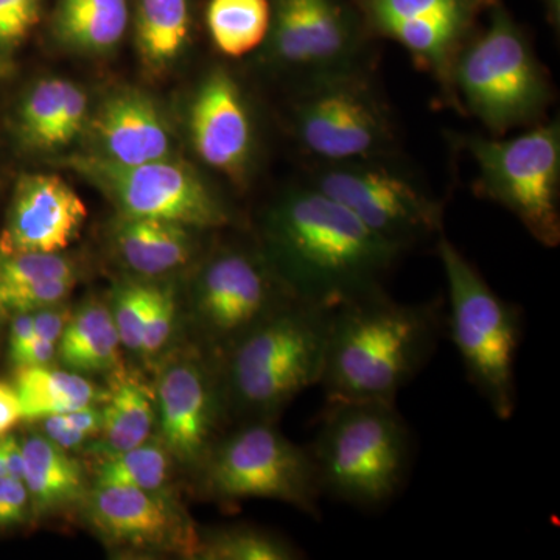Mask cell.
<instances>
[{"label": "cell", "mask_w": 560, "mask_h": 560, "mask_svg": "<svg viewBox=\"0 0 560 560\" xmlns=\"http://www.w3.org/2000/svg\"><path fill=\"white\" fill-rule=\"evenodd\" d=\"M35 327H33V313H18L11 323L10 329V357L11 360L31 345L35 338Z\"/></svg>", "instance_id": "cell-41"}, {"label": "cell", "mask_w": 560, "mask_h": 560, "mask_svg": "<svg viewBox=\"0 0 560 560\" xmlns=\"http://www.w3.org/2000/svg\"><path fill=\"white\" fill-rule=\"evenodd\" d=\"M261 253L245 248L219 250L202 268L195 305L202 326L215 340L230 342L294 302Z\"/></svg>", "instance_id": "cell-14"}, {"label": "cell", "mask_w": 560, "mask_h": 560, "mask_svg": "<svg viewBox=\"0 0 560 560\" xmlns=\"http://www.w3.org/2000/svg\"><path fill=\"white\" fill-rule=\"evenodd\" d=\"M70 81L62 79L40 80L25 95L20 108L22 139L32 149L57 151L73 140L66 95Z\"/></svg>", "instance_id": "cell-28"}, {"label": "cell", "mask_w": 560, "mask_h": 560, "mask_svg": "<svg viewBox=\"0 0 560 560\" xmlns=\"http://www.w3.org/2000/svg\"><path fill=\"white\" fill-rule=\"evenodd\" d=\"M171 460L158 444H143L106 456L97 469L98 485L132 486L156 492L168 480Z\"/></svg>", "instance_id": "cell-30"}, {"label": "cell", "mask_w": 560, "mask_h": 560, "mask_svg": "<svg viewBox=\"0 0 560 560\" xmlns=\"http://www.w3.org/2000/svg\"><path fill=\"white\" fill-rule=\"evenodd\" d=\"M44 0H0V51L13 50L39 22Z\"/></svg>", "instance_id": "cell-34"}, {"label": "cell", "mask_w": 560, "mask_h": 560, "mask_svg": "<svg viewBox=\"0 0 560 560\" xmlns=\"http://www.w3.org/2000/svg\"><path fill=\"white\" fill-rule=\"evenodd\" d=\"M202 559L212 560H294L304 558L291 541L268 533L248 528L217 530L208 540L200 541L197 548Z\"/></svg>", "instance_id": "cell-29"}, {"label": "cell", "mask_w": 560, "mask_h": 560, "mask_svg": "<svg viewBox=\"0 0 560 560\" xmlns=\"http://www.w3.org/2000/svg\"><path fill=\"white\" fill-rule=\"evenodd\" d=\"M57 353V345L55 342L43 340V338L35 337L13 363L18 366H49L50 361L54 360Z\"/></svg>", "instance_id": "cell-40"}, {"label": "cell", "mask_w": 560, "mask_h": 560, "mask_svg": "<svg viewBox=\"0 0 560 560\" xmlns=\"http://www.w3.org/2000/svg\"><path fill=\"white\" fill-rule=\"evenodd\" d=\"M260 249L294 300L324 308L385 290L407 253L308 180L280 191L265 210Z\"/></svg>", "instance_id": "cell-1"}, {"label": "cell", "mask_w": 560, "mask_h": 560, "mask_svg": "<svg viewBox=\"0 0 560 560\" xmlns=\"http://www.w3.org/2000/svg\"><path fill=\"white\" fill-rule=\"evenodd\" d=\"M91 154L114 164L139 165L172 158V131L160 106L142 91L109 94L90 116Z\"/></svg>", "instance_id": "cell-17"}, {"label": "cell", "mask_w": 560, "mask_h": 560, "mask_svg": "<svg viewBox=\"0 0 560 560\" xmlns=\"http://www.w3.org/2000/svg\"><path fill=\"white\" fill-rule=\"evenodd\" d=\"M442 305L408 304L378 290L334 308L320 381L326 400L396 401L436 350Z\"/></svg>", "instance_id": "cell-2"}, {"label": "cell", "mask_w": 560, "mask_h": 560, "mask_svg": "<svg viewBox=\"0 0 560 560\" xmlns=\"http://www.w3.org/2000/svg\"><path fill=\"white\" fill-rule=\"evenodd\" d=\"M270 32L261 58L294 84L377 68L375 38L353 0H270Z\"/></svg>", "instance_id": "cell-10"}, {"label": "cell", "mask_w": 560, "mask_h": 560, "mask_svg": "<svg viewBox=\"0 0 560 560\" xmlns=\"http://www.w3.org/2000/svg\"><path fill=\"white\" fill-rule=\"evenodd\" d=\"M287 130L308 164L400 153V130L377 68L346 70L294 84Z\"/></svg>", "instance_id": "cell-6"}, {"label": "cell", "mask_w": 560, "mask_h": 560, "mask_svg": "<svg viewBox=\"0 0 560 560\" xmlns=\"http://www.w3.org/2000/svg\"><path fill=\"white\" fill-rule=\"evenodd\" d=\"M22 481L38 510H54L83 492L84 478L79 460L49 438H28L22 442Z\"/></svg>", "instance_id": "cell-23"}, {"label": "cell", "mask_w": 560, "mask_h": 560, "mask_svg": "<svg viewBox=\"0 0 560 560\" xmlns=\"http://www.w3.org/2000/svg\"><path fill=\"white\" fill-rule=\"evenodd\" d=\"M153 285L128 283L121 287L114 302V323L119 331L120 342L128 349L140 350L143 320L153 300Z\"/></svg>", "instance_id": "cell-32"}, {"label": "cell", "mask_w": 560, "mask_h": 560, "mask_svg": "<svg viewBox=\"0 0 560 560\" xmlns=\"http://www.w3.org/2000/svg\"><path fill=\"white\" fill-rule=\"evenodd\" d=\"M154 390L135 377H119L106 397L102 410V455L130 451L149 441L154 422Z\"/></svg>", "instance_id": "cell-25"}, {"label": "cell", "mask_w": 560, "mask_h": 560, "mask_svg": "<svg viewBox=\"0 0 560 560\" xmlns=\"http://www.w3.org/2000/svg\"><path fill=\"white\" fill-rule=\"evenodd\" d=\"M206 28L223 57L238 60L261 49L270 32V0H208Z\"/></svg>", "instance_id": "cell-27"}, {"label": "cell", "mask_w": 560, "mask_h": 560, "mask_svg": "<svg viewBox=\"0 0 560 560\" xmlns=\"http://www.w3.org/2000/svg\"><path fill=\"white\" fill-rule=\"evenodd\" d=\"M190 231L172 221L121 217L116 231L117 249L125 264L139 275H164L190 259Z\"/></svg>", "instance_id": "cell-22"}, {"label": "cell", "mask_w": 560, "mask_h": 560, "mask_svg": "<svg viewBox=\"0 0 560 560\" xmlns=\"http://www.w3.org/2000/svg\"><path fill=\"white\" fill-rule=\"evenodd\" d=\"M0 452H2L3 463H5L7 475L22 480L24 477V452H22L20 441L13 436H3L0 440Z\"/></svg>", "instance_id": "cell-43"}, {"label": "cell", "mask_w": 560, "mask_h": 560, "mask_svg": "<svg viewBox=\"0 0 560 560\" xmlns=\"http://www.w3.org/2000/svg\"><path fill=\"white\" fill-rule=\"evenodd\" d=\"M62 164L106 195L127 219L172 221L201 231L232 223V210L223 198L200 173L173 156L120 165L86 153Z\"/></svg>", "instance_id": "cell-12"}, {"label": "cell", "mask_w": 560, "mask_h": 560, "mask_svg": "<svg viewBox=\"0 0 560 560\" xmlns=\"http://www.w3.org/2000/svg\"><path fill=\"white\" fill-rule=\"evenodd\" d=\"M70 318H72V313L66 308H54V305L36 311L33 313V327H35L36 337L57 345Z\"/></svg>", "instance_id": "cell-37"}, {"label": "cell", "mask_w": 560, "mask_h": 560, "mask_svg": "<svg viewBox=\"0 0 560 560\" xmlns=\"http://www.w3.org/2000/svg\"><path fill=\"white\" fill-rule=\"evenodd\" d=\"M545 7V13H547L548 22L556 32H559L560 27V0H541Z\"/></svg>", "instance_id": "cell-44"}, {"label": "cell", "mask_w": 560, "mask_h": 560, "mask_svg": "<svg viewBox=\"0 0 560 560\" xmlns=\"http://www.w3.org/2000/svg\"><path fill=\"white\" fill-rule=\"evenodd\" d=\"M189 135L201 162L235 187L248 186L259 131L245 88L230 69L213 68L202 77L190 102Z\"/></svg>", "instance_id": "cell-15"}, {"label": "cell", "mask_w": 560, "mask_h": 560, "mask_svg": "<svg viewBox=\"0 0 560 560\" xmlns=\"http://www.w3.org/2000/svg\"><path fill=\"white\" fill-rule=\"evenodd\" d=\"M436 253L448 291V330L464 371L501 420L517 408L515 363L521 348V307L500 298L444 232Z\"/></svg>", "instance_id": "cell-7"}, {"label": "cell", "mask_w": 560, "mask_h": 560, "mask_svg": "<svg viewBox=\"0 0 560 560\" xmlns=\"http://www.w3.org/2000/svg\"><path fill=\"white\" fill-rule=\"evenodd\" d=\"M66 420L73 427V429L80 430L81 433L91 436V434L98 433L102 431L103 418L102 411L97 408L86 405V407L77 408V410L62 412Z\"/></svg>", "instance_id": "cell-42"}, {"label": "cell", "mask_w": 560, "mask_h": 560, "mask_svg": "<svg viewBox=\"0 0 560 560\" xmlns=\"http://www.w3.org/2000/svg\"><path fill=\"white\" fill-rule=\"evenodd\" d=\"M175 319V300L171 290L154 289L153 300L143 320L140 352L153 355L167 342Z\"/></svg>", "instance_id": "cell-35"}, {"label": "cell", "mask_w": 560, "mask_h": 560, "mask_svg": "<svg viewBox=\"0 0 560 560\" xmlns=\"http://www.w3.org/2000/svg\"><path fill=\"white\" fill-rule=\"evenodd\" d=\"M311 453L324 497L381 510L407 481L412 436L396 401H327Z\"/></svg>", "instance_id": "cell-4"}, {"label": "cell", "mask_w": 560, "mask_h": 560, "mask_svg": "<svg viewBox=\"0 0 560 560\" xmlns=\"http://www.w3.org/2000/svg\"><path fill=\"white\" fill-rule=\"evenodd\" d=\"M90 517L106 539L136 548H164L190 536L183 517L156 492L125 485H98L90 497Z\"/></svg>", "instance_id": "cell-19"}, {"label": "cell", "mask_w": 560, "mask_h": 560, "mask_svg": "<svg viewBox=\"0 0 560 560\" xmlns=\"http://www.w3.org/2000/svg\"><path fill=\"white\" fill-rule=\"evenodd\" d=\"M377 39H390L436 81L453 106L452 73L460 49L500 0H353Z\"/></svg>", "instance_id": "cell-13"}, {"label": "cell", "mask_w": 560, "mask_h": 560, "mask_svg": "<svg viewBox=\"0 0 560 560\" xmlns=\"http://www.w3.org/2000/svg\"><path fill=\"white\" fill-rule=\"evenodd\" d=\"M28 490L24 481L0 477V525H10L24 517L27 510Z\"/></svg>", "instance_id": "cell-36"}, {"label": "cell", "mask_w": 560, "mask_h": 560, "mask_svg": "<svg viewBox=\"0 0 560 560\" xmlns=\"http://www.w3.org/2000/svg\"><path fill=\"white\" fill-rule=\"evenodd\" d=\"M226 388L217 390L208 371L180 363L162 375L158 386L161 433L173 455L197 463L209 455Z\"/></svg>", "instance_id": "cell-18"}, {"label": "cell", "mask_w": 560, "mask_h": 560, "mask_svg": "<svg viewBox=\"0 0 560 560\" xmlns=\"http://www.w3.org/2000/svg\"><path fill=\"white\" fill-rule=\"evenodd\" d=\"M131 0H55L50 36L62 49L103 57L130 31Z\"/></svg>", "instance_id": "cell-20"}, {"label": "cell", "mask_w": 560, "mask_h": 560, "mask_svg": "<svg viewBox=\"0 0 560 560\" xmlns=\"http://www.w3.org/2000/svg\"><path fill=\"white\" fill-rule=\"evenodd\" d=\"M0 477H9V475H7L5 463H3L2 452H0Z\"/></svg>", "instance_id": "cell-45"}, {"label": "cell", "mask_w": 560, "mask_h": 560, "mask_svg": "<svg viewBox=\"0 0 560 560\" xmlns=\"http://www.w3.org/2000/svg\"><path fill=\"white\" fill-rule=\"evenodd\" d=\"M58 342V355L73 372L108 371L119 361L121 342L113 312L97 302L70 318Z\"/></svg>", "instance_id": "cell-24"}, {"label": "cell", "mask_w": 560, "mask_h": 560, "mask_svg": "<svg viewBox=\"0 0 560 560\" xmlns=\"http://www.w3.org/2000/svg\"><path fill=\"white\" fill-rule=\"evenodd\" d=\"M205 482L221 500L283 501L319 521L320 488L311 448L300 447L271 420H253L210 448Z\"/></svg>", "instance_id": "cell-11"}, {"label": "cell", "mask_w": 560, "mask_h": 560, "mask_svg": "<svg viewBox=\"0 0 560 560\" xmlns=\"http://www.w3.org/2000/svg\"><path fill=\"white\" fill-rule=\"evenodd\" d=\"M488 24L460 49L452 73L453 106L475 117L492 138L547 120L555 84L529 33L495 3Z\"/></svg>", "instance_id": "cell-3"}, {"label": "cell", "mask_w": 560, "mask_h": 560, "mask_svg": "<svg viewBox=\"0 0 560 560\" xmlns=\"http://www.w3.org/2000/svg\"><path fill=\"white\" fill-rule=\"evenodd\" d=\"M86 217L80 195L60 176H22L0 237V253H61L79 237Z\"/></svg>", "instance_id": "cell-16"}, {"label": "cell", "mask_w": 560, "mask_h": 560, "mask_svg": "<svg viewBox=\"0 0 560 560\" xmlns=\"http://www.w3.org/2000/svg\"><path fill=\"white\" fill-rule=\"evenodd\" d=\"M58 279H75V267L60 253H0V287Z\"/></svg>", "instance_id": "cell-31"}, {"label": "cell", "mask_w": 560, "mask_h": 560, "mask_svg": "<svg viewBox=\"0 0 560 560\" xmlns=\"http://www.w3.org/2000/svg\"><path fill=\"white\" fill-rule=\"evenodd\" d=\"M305 180L407 253L444 232V205L401 164L399 154L308 164Z\"/></svg>", "instance_id": "cell-9"}, {"label": "cell", "mask_w": 560, "mask_h": 560, "mask_svg": "<svg viewBox=\"0 0 560 560\" xmlns=\"http://www.w3.org/2000/svg\"><path fill=\"white\" fill-rule=\"evenodd\" d=\"M130 27L143 69L164 75L189 49L195 0H131Z\"/></svg>", "instance_id": "cell-21"}, {"label": "cell", "mask_w": 560, "mask_h": 560, "mask_svg": "<svg viewBox=\"0 0 560 560\" xmlns=\"http://www.w3.org/2000/svg\"><path fill=\"white\" fill-rule=\"evenodd\" d=\"M75 279L44 280L24 285L0 287V312L32 313L65 300Z\"/></svg>", "instance_id": "cell-33"}, {"label": "cell", "mask_w": 560, "mask_h": 560, "mask_svg": "<svg viewBox=\"0 0 560 560\" xmlns=\"http://www.w3.org/2000/svg\"><path fill=\"white\" fill-rule=\"evenodd\" d=\"M22 419L16 389L10 383L0 382V440Z\"/></svg>", "instance_id": "cell-39"}, {"label": "cell", "mask_w": 560, "mask_h": 560, "mask_svg": "<svg viewBox=\"0 0 560 560\" xmlns=\"http://www.w3.org/2000/svg\"><path fill=\"white\" fill-rule=\"evenodd\" d=\"M477 176L474 190L506 209L545 248L560 243V121L544 120L515 138L464 135Z\"/></svg>", "instance_id": "cell-8"}, {"label": "cell", "mask_w": 560, "mask_h": 560, "mask_svg": "<svg viewBox=\"0 0 560 560\" xmlns=\"http://www.w3.org/2000/svg\"><path fill=\"white\" fill-rule=\"evenodd\" d=\"M14 389L22 419H46L91 405L97 396L94 385L73 371L49 366H18Z\"/></svg>", "instance_id": "cell-26"}, {"label": "cell", "mask_w": 560, "mask_h": 560, "mask_svg": "<svg viewBox=\"0 0 560 560\" xmlns=\"http://www.w3.org/2000/svg\"><path fill=\"white\" fill-rule=\"evenodd\" d=\"M331 311L294 301L243 335L224 366L232 405L270 420L302 390L320 385Z\"/></svg>", "instance_id": "cell-5"}, {"label": "cell", "mask_w": 560, "mask_h": 560, "mask_svg": "<svg viewBox=\"0 0 560 560\" xmlns=\"http://www.w3.org/2000/svg\"><path fill=\"white\" fill-rule=\"evenodd\" d=\"M44 429H46L47 438L65 451L79 447L90 438L81 433L80 430L73 429L62 415H51L44 419Z\"/></svg>", "instance_id": "cell-38"}]
</instances>
